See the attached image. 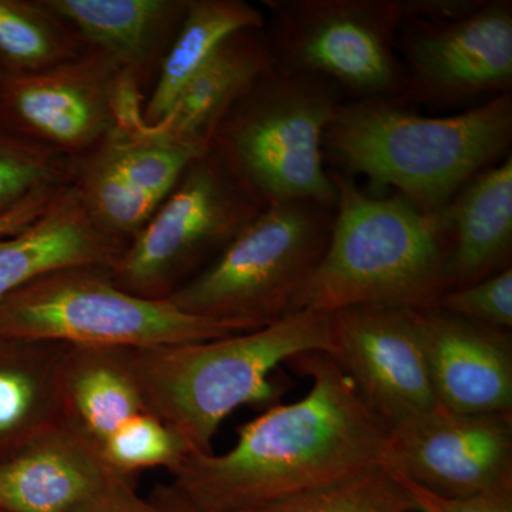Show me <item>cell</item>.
Returning <instances> with one entry per match:
<instances>
[{
	"instance_id": "1",
	"label": "cell",
	"mask_w": 512,
	"mask_h": 512,
	"mask_svg": "<svg viewBox=\"0 0 512 512\" xmlns=\"http://www.w3.org/2000/svg\"><path fill=\"white\" fill-rule=\"evenodd\" d=\"M289 362L312 380L305 397L244 424L225 453L191 450L170 471L197 510L244 512L386 467L389 427L338 360L312 352Z\"/></svg>"
},
{
	"instance_id": "2",
	"label": "cell",
	"mask_w": 512,
	"mask_h": 512,
	"mask_svg": "<svg viewBox=\"0 0 512 512\" xmlns=\"http://www.w3.org/2000/svg\"><path fill=\"white\" fill-rule=\"evenodd\" d=\"M512 96L447 117L421 116L399 99L346 100L323 148L340 173L363 175L426 215H439L458 191L507 153Z\"/></svg>"
},
{
	"instance_id": "3",
	"label": "cell",
	"mask_w": 512,
	"mask_h": 512,
	"mask_svg": "<svg viewBox=\"0 0 512 512\" xmlns=\"http://www.w3.org/2000/svg\"><path fill=\"white\" fill-rule=\"evenodd\" d=\"M329 174L338 200L328 248L289 313L436 308L450 291V237L441 214H423L399 194L373 197L350 175Z\"/></svg>"
},
{
	"instance_id": "4",
	"label": "cell",
	"mask_w": 512,
	"mask_h": 512,
	"mask_svg": "<svg viewBox=\"0 0 512 512\" xmlns=\"http://www.w3.org/2000/svg\"><path fill=\"white\" fill-rule=\"evenodd\" d=\"M312 352L336 356L332 313L292 312L225 338L131 349V365L148 413L208 453L229 414L272 396V370Z\"/></svg>"
},
{
	"instance_id": "5",
	"label": "cell",
	"mask_w": 512,
	"mask_h": 512,
	"mask_svg": "<svg viewBox=\"0 0 512 512\" xmlns=\"http://www.w3.org/2000/svg\"><path fill=\"white\" fill-rule=\"evenodd\" d=\"M346 100L328 80L274 63L228 111L210 151L264 208L336 205L323 141Z\"/></svg>"
},
{
	"instance_id": "6",
	"label": "cell",
	"mask_w": 512,
	"mask_h": 512,
	"mask_svg": "<svg viewBox=\"0 0 512 512\" xmlns=\"http://www.w3.org/2000/svg\"><path fill=\"white\" fill-rule=\"evenodd\" d=\"M249 330L254 329L121 291L111 265L64 266L37 276L0 302V336L66 345L157 348Z\"/></svg>"
},
{
	"instance_id": "7",
	"label": "cell",
	"mask_w": 512,
	"mask_h": 512,
	"mask_svg": "<svg viewBox=\"0 0 512 512\" xmlns=\"http://www.w3.org/2000/svg\"><path fill=\"white\" fill-rule=\"evenodd\" d=\"M336 205H269L168 302L190 315L262 328L288 315L325 255Z\"/></svg>"
},
{
	"instance_id": "8",
	"label": "cell",
	"mask_w": 512,
	"mask_h": 512,
	"mask_svg": "<svg viewBox=\"0 0 512 512\" xmlns=\"http://www.w3.org/2000/svg\"><path fill=\"white\" fill-rule=\"evenodd\" d=\"M274 63L328 80L348 100L399 99L403 0H264Z\"/></svg>"
},
{
	"instance_id": "9",
	"label": "cell",
	"mask_w": 512,
	"mask_h": 512,
	"mask_svg": "<svg viewBox=\"0 0 512 512\" xmlns=\"http://www.w3.org/2000/svg\"><path fill=\"white\" fill-rule=\"evenodd\" d=\"M264 210L210 150L192 160L156 214L111 265L121 291L167 301Z\"/></svg>"
},
{
	"instance_id": "10",
	"label": "cell",
	"mask_w": 512,
	"mask_h": 512,
	"mask_svg": "<svg viewBox=\"0 0 512 512\" xmlns=\"http://www.w3.org/2000/svg\"><path fill=\"white\" fill-rule=\"evenodd\" d=\"M146 93L99 52L53 69L0 77V127L77 158L117 130L146 126Z\"/></svg>"
},
{
	"instance_id": "11",
	"label": "cell",
	"mask_w": 512,
	"mask_h": 512,
	"mask_svg": "<svg viewBox=\"0 0 512 512\" xmlns=\"http://www.w3.org/2000/svg\"><path fill=\"white\" fill-rule=\"evenodd\" d=\"M396 50L409 106H458L511 93L512 2L481 0L447 20L403 19Z\"/></svg>"
},
{
	"instance_id": "12",
	"label": "cell",
	"mask_w": 512,
	"mask_h": 512,
	"mask_svg": "<svg viewBox=\"0 0 512 512\" xmlns=\"http://www.w3.org/2000/svg\"><path fill=\"white\" fill-rule=\"evenodd\" d=\"M386 468L447 497L512 490L511 414L434 407L389 429Z\"/></svg>"
},
{
	"instance_id": "13",
	"label": "cell",
	"mask_w": 512,
	"mask_h": 512,
	"mask_svg": "<svg viewBox=\"0 0 512 512\" xmlns=\"http://www.w3.org/2000/svg\"><path fill=\"white\" fill-rule=\"evenodd\" d=\"M202 154L153 127L117 130L73 158L72 188L90 221L128 247Z\"/></svg>"
},
{
	"instance_id": "14",
	"label": "cell",
	"mask_w": 512,
	"mask_h": 512,
	"mask_svg": "<svg viewBox=\"0 0 512 512\" xmlns=\"http://www.w3.org/2000/svg\"><path fill=\"white\" fill-rule=\"evenodd\" d=\"M332 318L335 359L389 429L439 406L417 311L357 306Z\"/></svg>"
},
{
	"instance_id": "15",
	"label": "cell",
	"mask_w": 512,
	"mask_h": 512,
	"mask_svg": "<svg viewBox=\"0 0 512 512\" xmlns=\"http://www.w3.org/2000/svg\"><path fill=\"white\" fill-rule=\"evenodd\" d=\"M437 403L460 414H511L512 343L440 309L417 311Z\"/></svg>"
},
{
	"instance_id": "16",
	"label": "cell",
	"mask_w": 512,
	"mask_h": 512,
	"mask_svg": "<svg viewBox=\"0 0 512 512\" xmlns=\"http://www.w3.org/2000/svg\"><path fill=\"white\" fill-rule=\"evenodd\" d=\"M123 478L79 434L57 424L0 458V511L70 512Z\"/></svg>"
},
{
	"instance_id": "17",
	"label": "cell",
	"mask_w": 512,
	"mask_h": 512,
	"mask_svg": "<svg viewBox=\"0 0 512 512\" xmlns=\"http://www.w3.org/2000/svg\"><path fill=\"white\" fill-rule=\"evenodd\" d=\"M83 40L146 96L180 32L188 0H46Z\"/></svg>"
},
{
	"instance_id": "18",
	"label": "cell",
	"mask_w": 512,
	"mask_h": 512,
	"mask_svg": "<svg viewBox=\"0 0 512 512\" xmlns=\"http://www.w3.org/2000/svg\"><path fill=\"white\" fill-rule=\"evenodd\" d=\"M272 66L264 29L239 30L202 64L178 94L168 116L153 128L177 143L207 153L228 111Z\"/></svg>"
},
{
	"instance_id": "19",
	"label": "cell",
	"mask_w": 512,
	"mask_h": 512,
	"mask_svg": "<svg viewBox=\"0 0 512 512\" xmlns=\"http://www.w3.org/2000/svg\"><path fill=\"white\" fill-rule=\"evenodd\" d=\"M440 214L450 237V291L511 266L512 157L471 178Z\"/></svg>"
},
{
	"instance_id": "20",
	"label": "cell",
	"mask_w": 512,
	"mask_h": 512,
	"mask_svg": "<svg viewBox=\"0 0 512 512\" xmlns=\"http://www.w3.org/2000/svg\"><path fill=\"white\" fill-rule=\"evenodd\" d=\"M126 248L90 221L70 185L29 227L0 239V302L64 266L113 265Z\"/></svg>"
},
{
	"instance_id": "21",
	"label": "cell",
	"mask_w": 512,
	"mask_h": 512,
	"mask_svg": "<svg viewBox=\"0 0 512 512\" xmlns=\"http://www.w3.org/2000/svg\"><path fill=\"white\" fill-rule=\"evenodd\" d=\"M60 404L64 426L99 453L121 424L148 412L131 365V349L67 346L60 373Z\"/></svg>"
},
{
	"instance_id": "22",
	"label": "cell",
	"mask_w": 512,
	"mask_h": 512,
	"mask_svg": "<svg viewBox=\"0 0 512 512\" xmlns=\"http://www.w3.org/2000/svg\"><path fill=\"white\" fill-rule=\"evenodd\" d=\"M66 343L0 336V458L62 424Z\"/></svg>"
},
{
	"instance_id": "23",
	"label": "cell",
	"mask_w": 512,
	"mask_h": 512,
	"mask_svg": "<svg viewBox=\"0 0 512 512\" xmlns=\"http://www.w3.org/2000/svg\"><path fill=\"white\" fill-rule=\"evenodd\" d=\"M264 28L265 13L244 0H188L183 26L144 103V124L154 127L168 116L185 84L228 36Z\"/></svg>"
},
{
	"instance_id": "24",
	"label": "cell",
	"mask_w": 512,
	"mask_h": 512,
	"mask_svg": "<svg viewBox=\"0 0 512 512\" xmlns=\"http://www.w3.org/2000/svg\"><path fill=\"white\" fill-rule=\"evenodd\" d=\"M87 47L46 0H0V72H45L73 62Z\"/></svg>"
},
{
	"instance_id": "25",
	"label": "cell",
	"mask_w": 512,
	"mask_h": 512,
	"mask_svg": "<svg viewBox=\"0 0 512 512\" xmlns=\"http://www.w3.org/2000/svg\"><path fill=\"white\" fill-rule=\"evenodd\" d=\"M244 512H417L386 467L289 495Z\"/></svg>"
},
{
	"instance_id": "26",
	"label": "cell",
	"mask_w": 512,
	"mask_h": 512,
	"mask_svg": "<svg viewBox=\"0 0 512 512\" xmlns=\"http://www.w3.org/2000/svg\"><path fill=\"white\" fill-rule=\"evenodd\" d=\"M73 161L0 127V215L32 195L72 185Z\"/></svg>"
},
{
	"instance_id": "27",
	"label": "cell",
	"mask_w": 512,
	"mask_h": 512,
	"mask_svg": "<svg viewBox=\"0 0 512 512\" xmlns=\"http://www.w3.org/2000/svg\"><path fill=\"white\" fill-rule=\"evenodd\" d=\"M191 450L177 431L144 412L121 424L104 441L99 454L114 474L134 480L136 474L150 468L173 470Z\"/></svg>"
},
{
	"instance_id": "28",
	"label": "cell",
	"mask_w": 512,
	"mask_h": 512,
	"mask_svg": "<svg viewBox=\"0 0 512 512\" xmlns=\"http://www.w3.org/2000/svg\"><path fill=\"white\" fill-rule=\"evenodd\" d=\"M433 309H440L487 328L511 329V266L474 284L443 293Z\"/></svg>"
},
{
	"instance_id": "29",
	"label": "cell",
	"mask_w": 512,
	"mask_h": 512,
	"mask_svg": "<svg viewBox=\"0 0 512 512\" xmlns=\"http://www.w3.org/2000/svg\"><path fill=\"white\" fill-rule=\"evenodd\" d=\"M393 476L412 498L417 512H512V490L493 491L470 497H447L414 483L403 474L393 473Z\"/></svg>"
},
{
	"instance_id": "30",
	"label": "cell",
	"mask_w": 512,
	"mask_h": 512,
	"mask_svg": "<svg viewBox=\"0 0 512 512\" xmlns=\"http://www.w3.org/2000/svg\"><path fill=\"white\" fill-rule=\"evenodd\" d=\"M64 190L66 188L39 192V194L32 195L28 200L23 201L13 210L0 215V239L18 234L22 229L29 227Z\"/></svg>"
},
{
	"instance_id": "31",
	"label": "cell",
	"mask_w": 512,
	"mask_h": 512,
	"mask_svg": "<svg viewBox=\"0 0 512 512\" xmlns=\"http://www.w3.org/2000/svg\"><path fill=\"white\" fill-rule=\"evenodd\" d=\"M134 493V480L123 478L110 490L84 501L70 512H134L131 504Z\"/></svg>"
},
{
	"instance_id": "32",
	"label": "cell",
	"mask_w": 512,
	"mask_h": 512,
	"mask_svg": "<svg viewBox=\"0 0 512 512\" xmlns=\"http://www.w3.org/2000/svg\"><path fill=\"white\" fill-rule=\"evenodd\" d=\"M131 504L134 512H201L188 503L171 484L157 485L147 497H141L136 491Z\"/></svg>"
},
{
	"instance_id": "33",
	"label": "cell",
	"mask_w": 512,
	"mask_h": 512,
	"mask_svg": "<svg viewBox=\"0 0 512 512\" xmlns=\"http://www.w3.org/2000/svg\"><path fill=\"white\" fill-rule=\"evenodd\" d=\"M0 77H2V72H0Z\"/></svg>"
}]
</instances>
